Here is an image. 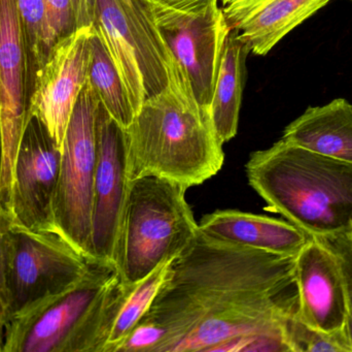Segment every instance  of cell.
I'll return each mask as SVG.
<instances>
[{
  "mask_svg": "<svg viewBox=\"0 0 352 352\" xmlns=\"http://www.w3.org/2000/svg\"><path fill=\"white\" fill-rule=\"evenodd\" d=\"M90 262L59 233L12 225L6 278L10 320L74 287Z\"/></svg>",
  "mask_w": 352,
  "mask_h": 352,
  "instance_id": "cell-8",
  "label": "cell"
},
{
  "mask_svg": "<svg viewBox=\"0 0 352 352\" xmlns=\"http://www.w3.org/2000/svg\"><path fill=\"white\" fill-rule=\"evenodd\" d=\"M2 345H3V337L0 334V352H2Z\"/></svg>",
  "mask_w": 352,
  "mask_h": 352,
  "instance_id": "cell-30",
  "label": "cell"
},
{
  "mask_svg": "<svg viewBox=\"0 0 352 352\" xmlns=\"http://www.w3.org/2000/svg\"><path fill=\"white\" fill-rule=\"evenodd\" d=\"M87 82L111 118L126 130L135 117L119 70L102 37L93 26Z\"/></svg>",
  "mask_w": 352,
  "mask_h": 352,
  "instance_id": "cell-19",
  "label": "cell"
},
{
  "mask_svg": "<svg viewBox=\"0 0 352 352\" xmlns=\"http://www.w3.org/2000/svg\"><path fill=\"white\" fill-rule=\"evenodd\" d=\"M133 285L115 262L91 260L74 287L8 322L2 352H104Z\"/></svg>",
  "mask_w": 352,
  "mask_h": 352,
  "instance_id": "cell-4",
  "label": "cell"
},
{
  "mask_svg": "<svg viewBox=\"0 0 352 352\" xmlns=\"http://www.w3.org/2000/svg\"><path fill=\"white\" fill-rule=\"evenodd\" d=\"M351 1L352 2V0H351Z\"/></svg>",
  "mask_w": 352,
  "mask_h": 352,
  "instance_id": "cell-31",
  "label": "cell"
},
{
  "mask_svg": "<svg viewBox=\"0 0 352 352\" xmlns=\"http://www.w3.org/2000/svg\"><path fill=\"white\" fill-rule=\"evenodd\" d=\"M94 28L102 37L136 114L170 82L176 59L144 0H94Z\"/></svg>",
  "mask_w": 352,
  "mask_h": 352,
  "instance_id": "cell-6",
  "label": "cell"
},
{
  "mask_svg": "<svg viewBox=\"0 0 352 352\" xmlns=\"http://www.w3.org/2000/svg\"><path fill=\"white\" fill-rule=\"evenodd\" d=\"M345 334H346L347 340H349V346L352 352V318L349 315L347 318L346 324L344 326Z\"/></svg>",
  "mask_w": 352,
  "mask_h": 352,
  "instance_id": "cell-28",
  "label": "cell"
},
{
  "mask_svg": "<svg viewBox=\"0 0 352 352\" xmlns=\"http://www.w3.org/2000/svg\"><path fill=\"white\" fill-rule=\"evenodd\" d=\"M285 335L291 352H351L344 329L324 332L302 322L297 313L287 318Z\"/></svg>",
  "mask_w": 352,
  "mask_h": 352,
  "instance_id": "cell-22",
  "label": "cell"
},
{
  "mask_svg": "<svg viewBox=\"0 0 352 352\" xmlns=\"http://www.w3.org/2000/svg\"><path fill=\"white\" fill-rule=\"evenodd\" d=\"M332 250L340 264L346 287L349 316L352 318V233L316 238Z\"/></svg>",
  "mask_w": 352,
  "mask_h": 352,
  "instance_id": "cell-25",
  "label": "cell"
},
{
  "mask_svg": "<svg viewBox=\"0 0 352 352\" xmlns=\"http://www.w3.org/2000/svg\"><path fill=\"white\" fill-rule=\"evenodd\" d=\"M250 185L311 238L352 233V165L281 138L250 154Z\"/></svg>",
  "mask_w": 352,
  "mask_h": 352,
  "instance_id": "cell-3",
  "label": "cell"
},
{
  "mask_svg": "<svg viewBox=\"0 0 352 352\" xmlns=\"http://www.w3.org/2000/svg\"><path fill=\"white\" fill-rule=\"evenodd\" d=\"M151 8L175 12H195L207 8L214 0H144Z\"/></svg>",
  "mask_w": 352,
  "mask_h": 352,
  "instance_id": "cell-26",
  "label": "cell"
},
{
  "mask_svg": "<svg viewBox=\"0 0 352 352\" xmlns=\"http://www.w3.org/2000/svg\"><path fill=\"white\" fill-rule=\"evenodd\" d=\"M296 256L197 231L119 352H291Z\"/></svg>",
  "mask_w": 352,
  "mask_h": 352,
  "instance_id": "cell-1",
  "label": "cell"
},
{
  "mask_svg": "<svg viewBox=\"0 0 352 352\" xmlns=\"http://www.w3.org/2000/svg\"><path fill=\"white\" fill-rule=\"evenodd\" d=\"M92 28H78L54 45L31 90L29 115L43 122L60 149L74 105L88 79Z\"/></svg>",
  "mask_w": 352,
  "mask_h": 352,
  "instance_id": "cell-12",
  "label": "cell"
},
{
  "mask_svg": "<svg viewBox=\"0 0 352 352\" xmlns=\"http://www.w3.org/2000/svg\"><path fill=\"white\" fill-rule=\"evenodd\" d=\"M245 45L230 31L223 48L210 110L213 126L223 144L237 134L243 88V63L248 54Z\"/></svg>",
  "mask_w": 352,
  "mask_h": 352,
  "instance_id": "cell-18",
  "label": "cell"
},
{
  "mask_svg": "<svg viewBox=\"0 0 352 352\" xmlns=\"http://www.w3.org/2000/svg\"><path fill=\"white\" fill-rule=\"evenodd\" d=\"M26 54L28 101L35 76L49 58L53 43L47 28L43 0H16Z\"/></svg>",
  "mask_w": 352,
  "mask_h": 352,
  "instance_id": "cell-21",
  "label": "cell"
},
{
  "mask_svg": "<svg viewBox=\"0 0 352 352\" xmlns=\"http://www.w3.org/2000/svg\"><path fill=\"white\" fill-rule=\"evenodd\" d=\"M297 315L312 328L343 330L349 318L346 287L340 264L330 248L311 238L296 256Z\"/></svg>",
  "mask_w": 352,
  "mask_h": 352,
  "instance_id": "cell-14",
  "label": "cell"
},
{
  "mask_svg": "<svg viewBox=\"0 0 352 352\" xmlns=\"http://www.w3.org/2000/svg\"><path fill=\"white\" fill-rule=\"evenodd\" d=\"M76 27L93 26L94 24V0H72Z\"/></svg>",
  "mask_w": 352,
  "mask_h": 352,
  "instance_id": "cell-27",
  "label": "cell"
},
{
  "mask_svg": "<svg viewBox=\"0 0 352 352\" xmlns=\"http://www.w3.org/2000/svg\"><path fill=\"white\" fill-rule=\"evenodd\" d=\"M62 151L43 122L31 116L23 132L6 209L12 225L58 233L55 198Z\"/></svg>",
  "mask_w": 352,
  "mask_h": 352,
  "instance_id": "cell-9",
  "label": "cell"
},
{
  "mask_svg": "<svg viewBox=\"0 0 352 352\" xmlns=\"http://www.w3.org/2000/svg\"><path fill=\"white\" fill-rule=\"evenodd\" d=\"M173 260L163 262L146 278L132 287L111 329L104 352H119L132 331L150 309L161 285L166 278L169 265Z\"/></svg>",
  "mask_w": 352,
  "mask_h": 352,
  "instance_id": "cell-20",
  "label": "cell"
},
{
  "mask_svg": "<svg viewBox=\"0 0 352 352\" xmlns=\"http://www.w3.org/2000/svg\"><path fill=\"white\" fill-rule=\"evenodd\" d=\"M198 225L212 239L281 256H297L311 240L289 221L238 210L215 211Z\"/></svg>",
  "mask_w": 352,
  "mask_h": 352,
  "instance_id": "cell-16",
  "label": "cell"
},
{
  "mask_svg": "<svg viewBox=\"0 0 352 352\" xmlns=\"http://www.w3.org/2000/svg\"><path fill=\"white\" fill-rule=\"evenodd\" d=\"M30 117L26 54L16 0H0V121L4 153L0 200L6 207L19 145Z\"/></svg>",
  "mask_w": 352,
  "mask_h": 352,
  "instance_id": "cell-13",
  "label": "cell"
},
{
  "mask_svg": "<svg viewBox=\"0 0 352 352\" xmlns=\"http://www.w3.org/2000/svg\"><path fill=\"white\" fill-rule=\"evenodd\" d=\"M12 217L6 205L0 200V334L3 337L4 329L10 322L8 312V265Z\"/></svg>",
  "mask_w": 352,
  "mask_h": 352,
  "instance_id": "cell-23",
  "label": "cell"
},
{
  "mask_svg": "<svg viewBox=\"0 0 352 352\" xmlns=\"http://www.w3.org/2000/svg\"><path fill=\"white\" fill-rule=\"evenodd\" d=\"M130 181L155 176L186 189L214 177L225 161L209 107L197 101L175 61L166 89L144 101L126 128Z\"/></svg>",
  "mask_w": 352,
  "mask_h": 352,
  "instance_id": "cell-2",
  "label": "cell"
},
{
  "mask_svg": "<svg viewBox=\"0 0 352 352\" xmlns=\"http://www.w3.org/2000/svg\"><path fill=\"white\" fill-rule=\"evenodd\" d=\"M283 140L352 165V105L337 99L310 107L283 132Z\"/></svg>",
  "mask_w": 352,
  "mask_h": 352,
  "instance_id": "cell-17",
  "label": "cell"
},
{
  "mask_svg": "<svg viewBox=\"0 0 352 352\" xmlns=\"http://www.w3.org/2000/svg\"><path fill=\"white\" fill-rule=\"evenodd\" d=\"M98 103L86 82L64 136L55 198L58 233L90 260Z\"/></svg>",
  "mask_w": 352,
  "mask_h": 352,
  "instance_id": "cell-7",
  "label": "cell"
},
{
  "mask_svg": "<svg viewBox=\"0 0 352 352\" xmlns=\"http://www.w3.org/2000/svg\"><path fill=\"white\" fill-rule=\"evenodd\" d=\"M231 30L248 53L264 56L330 0H219Z\"/></svg>",
  "mask_w": 352,
  "mask_h": 352,
  "instance_id": "cell-15",
  "label": "cell"
},
{
  "mask_svg": "<svg viewBox=\"0 0 352 352\" xmlns=\"http://www.w3.org/2000/svg\"><path fill=\"white\" fill-rule=\"evenodd\" d=\"M52 43L68 37L78 29L72 0H43Z\"/></svg>",
  "mask_w": 352,
  "mask_h": 352,
  "instance_id": "cell-24",
  "label": "cell"
},
{
  "mask_svg": "<svg viewBox=\"0 0 352 352\" xmlns=\"http://www.w3.org/2000/svg\"><path fill=\"white\" fill-rule=\"evenodd\" d=\"M157 25L190 81L197 101L210 107L223 48L231 28L219 0L195 12L151 8Z\"/></svg>",
  "mask_w": 352,
  "mask_h": 352,
  "instance_id": "cell-10",
  "label": "cell"
},
{
  "mask_svg": "<svg viewBox=\"0 0 352 352\" xmlns=\"http://www.w3.org/2000/svg\"><path fill=\"white\" fill-rule=\"evenodd\" d=\"M186 190L155 176L130 181L115 262L124 282H140L192 241L199 225Z\"/></svg>",
  "mask_w": 352,
  "mask_h": 352,
  "instance_id": "cell-5",
  "label": "cell"
},
{
  "mask_svg": "<svg viewBox=\"0 0 352 352\" xmlns=\"http://www.w3.org/2000/svg\"><path fill=\"white\" fill-rule=\"evenodd\" d=\"M3 136H2L1 121H0V183H1L2 169H3Z\"/></svg>",
  "mask_w": 352,
  "mask_h": 352,
  "instance_id": "cell-29",
  "label": "cell"
},
{
  "mask_svg": "<svg viewBox=\"0 0 352 352\" xmlns=\"http://www.w3.org/2000/svg\"><path fill=\"white\" fill-rule=\"evenodd\" d=\"M96 141L91 260L115 262L122 215L130 184L127 143L125 130L100 103L96 111Z\"/></svg>",
  "mask_w": 352,
  "mask_h": 352,
  "instance_id": "cell-11",
  "label": "cell"
}]
</instances>
